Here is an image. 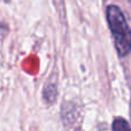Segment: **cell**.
<instances>
[{"mask_svg":"<svg viewBox=\"0 0 131 131\" xmlns=\"http://www.w3.org/2000/svg\"><path fill=\"white\" fill-rule=\"evenodd\" d=\"M58 95V90L55 84H48L44 89V99L46 100V102L48 104H53L57 100Z\"/></svg>","mask_w":131,"mask_h":131,"instance_id":"7a4b0ae2","label":"cell"},{"mask_svg":"<svg viewBox=\"0 0 131 131\" xmlns=\"http://www.w3.org/2000/svg\"><path fill=\"white\" fill-rule=\"evenodd\" d=\"M106 20L114 39V45L121 58L131 52V29L123 12L116 5H108L106 8Z\"/></svg>","mask_w":131,"mask_h":131,"instance_id":"6da1fadb","label":"cell"},{"mask_svg":"<svg viewBox=\"0 0 131 131\" xmlns=\"http://www.w3.org/2000/svg\"><path fill=\"white\" fill-rule=\"evenodd\" d=\"M113 131H131V128L124 118L116 117L113 121Z\"/></svg>","mask_w":131,"mask_h":131,"instance_id":"3957f363","label":"cell"},{"mask_svg":"<svg viewBox=\"0 0 131 131\" xmlns=\"http://www.w3.org/2000/svg\"><path fill=\"white\" fill-rule=\"evenodd\" d=\"M128 4H129V7H130V10H131V0H128Z\"/></svg>","mask_w":131,"mask_h":131,"instance_id":"277c9868","label":"cell"}]
</instances>
